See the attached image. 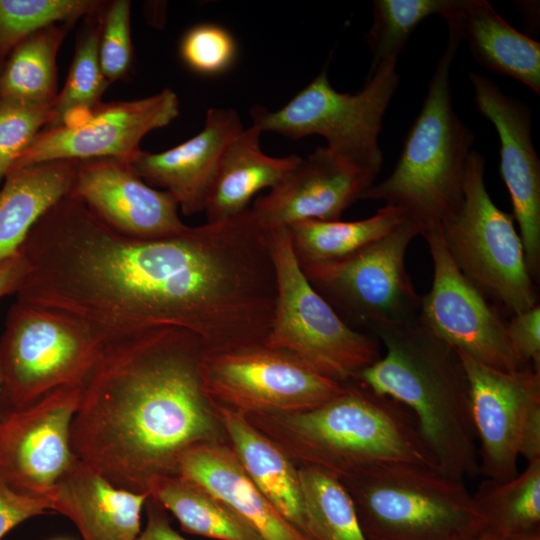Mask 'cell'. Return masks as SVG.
Listing matches in <instances>:
<instances>
[{
	"label": "cell",
	"mask_w": 540,
	"mask_h": 540,
	"mask_svg": "<svg viewBox=\"0 0 540 540\" xmlns=\"http://www.w3.org/2000/svg\"><path fill=\"white\" fill-rule=\"evenodd\" d=\"M16 301L58 314L102 347L157 330L204 351L260 343L276 285L269 237L250 209L161 239L123 235L67 195L35 224Z\"/></svg>",
	"instance_id": "cell-1"
},
{
	"label": "cell",
	"mask_w": 540,
	"mask_h": 540,
	"mask_svg": "<svg viewBox=\"0 0 540 540\" xmlns=\"http://www.w3.org/2000/svg\"><path fill=\"white\" fill-rule=\"evenodd\" d=\"M203 350L177 328L103 347L71 423L75 457L118 488L148 493L156 478L178 474L189 449L228 443L203 390Z\"/></svg>",
	"instance_id": "cell-2"
},
{
	"label": "cell",
	"mask_w": 540,
	"mask_h": 540,
	"mask_svg": "<svg viewBox=\"0 0 540 540\" xmlns=\"http://www.w3.org/2000/svg\"><path fill=\"white\" fill-rule=\"evenodd\" d=\"M310 410L244 416L298 467L339 480L373 466L408 462L438 468L413 413L358 380Z\"/></svg>",
	"instance_id": "cell-3"
},
{
	"label": "cell",
	"mask_w": 540,
	"mask_h": 540,
	"mask_svg": "<svg viewBox=\"0 0 540 540\" xmlns=\"http://www.w3.org/2000/svg\"><path fill=\"white\" fill-rule=\"evenodd\" d=\"M385 354L358 380L407 407L444 474L463 481L479 471L470 389L457 350L419 319L373 333Z\"/></svg>",
	"instance_id": "cell-4"
},
{
	"label": "cell",
	"mask_w": 540,
	"mask_h": 540,
	"mask_svg": "<svg viewBox=\"0 0 540 540\" xmlns=\"http://www.w3.org/2000/svg\"><path fill=\"white\" fill-rule=\"evenodd\" d=\"M461 41H448L428 84L421 110L411 125L391 174L370 186L361 199L402 208L421 229L440 226L460 207L473 132L452 105L450 70Z\"/></svg>",
	"instance_id": "cell-5"
},
{
	"label": "cell",
	"mask_w": 540,
	"mask_h": 540,
	"mask_svg": "<svg viewBox=\"0 0 540 540\" xmlns=\"http://www.w3.org/2000/svg\"><path fill=\"white\" fill-rule=\"evenodd\" d=\"M340 481L366 540H479L486 531L463 481L437 468L393 462Z\"/></svg>",
	"instance_id": "cell-6"
},
{
	"label": "cell",
	"mask_w": 540,
	"mask_h": 540,
	"mask_svg": "<svg viewBox=\"0 0 540 540\" xmlns=\"http://www.w3.org/2000/svg\"><path fill=\"white\" fill-rule=\"evenodd\" d=\"M276 295L263 344L347 383L380 357L376 337L346 324L304 275L287 228L268 232Z\"/></svg>",
	"instance_id": "cell-7"
},
{
	"label": "cell",
	"mask_w": 540,
	"mask_h": 540,
	"mask_svg": "<svg viewBox=\"0 0 540 540\" xmlns=\"http://www.w3.org/2000/svg\"><path fill=\"white\" fill-rule=\"evenodd\" d=\"M484 172L483 155L472 150L466 162L461 205L441 223L440 230L462 274L511 316L538 305L539 294L514 217L493 202Z\"/></svg>",
	"instance_id": "cell-8"
},
{
	"label": "cell",
	"mask_w": 540,
	"mask_h": 540,
	"mask_svg": "<svg viewBox=\"0 0 540 540\" xmlns=\"http://www.w3.org/2000/svg\"><path fill=\"white\" fill-rule=\"evenodd\" d=\"M396 63L395 59L381 62L354 94L335 90L324 67L278 110L253 106L252 124L262 133L293 140L320 135L331 151L377 176L383 164L378 143L382 119L400 80Z\"/></svg>",
	"instance_id": "cell-9"
},
{
	"label": "cell",
	"mask_w": 540,
	"mask_h": 540,
	"mask_svg": "<svg viewBox=\"0 0 540 540\" xmlns=\"http://www.w3.org/2000/svg\"><path fill=\"white\" fill-rule=\"evenodd\" d=\"M418 235L420 227L408 218L349 255L299 264L310 284L346 324L365 327L373 334L419 316L421 295L405 267L407 248Z\"/></svg>",
	"instance_id": "cell-10"
},
{
	"label": "cell",
	"mask_w": 540,
	"mask_h": 540,
	"mask_svg": "<svg viewBox=\"0 0 540 540\" xmlns=\"http://www.w3.org/2000/svg\"><path fill=\"white\" fill-rule=\"evenodd\" d=\"M102 350L72 321L16 301L0 337V414L28 407L58 388L83 385Z\"/></svg>",
	"instance_id": "cell-11"
},
{
	"label": "cell",
	"mask_w": 540,
	"mask_h": 540,
	"mask_svg": "<svg viewBox=\"0 0 540 540\" xmlns=\"http://www.w3.org/2000/svg\"><path fill=\"white\" fill-rule=\"evenodd\" d=\"M199 374L214 407L243 416L310 410L345 388L263 343L202 351Z\"/></svg>",
	"instance_id": "cell-12"
},
{
	"label": "cell",
	"mask_w": 540,
	"mask_h": 540,
	"mask_svg": "<svg viewBox=\"0 0 540 540\" xmlns=\"http://www.w3.org/2000/svg\"><path fill=\"white\" fill-rule=\"evenodd\" d=\"M433 264L430 290L421 295L420 321L455 349L503 372L525 364L513 351L503 312L459 270L444 244L440 226L425 230Z\"/></svg>",
	"instance_id": "cell-13"
},
{
	"label": "cell",
	"mask_w": 540,
	"mask_h": 540,
	"mask_svg": "<svg viewBox=\"0 0 540 540\" xmlns=\"http://www.w3.org/2000/svg\"><path fill=\"white\" fill-rule=\"evenodd\" d=\"M82 388L64 386L28 407L0 414V480L10 489L54 504L57 482L76 459L71 423Z\"/></svg>",
	"instance_id": "cell-14"
},
{
	"label": "cell",
	"mask_w": 540,
	"mask_h": 540,
	"mask_svg": "<svg viewBox=\"0 0 540 540\" xmlns=\"http://www.w3.org/2000/svg\"><path fill=\"white\" fill-rule=\"evenodd\" d=\"M178 115L179 100L169 88L144 98L101 102L72 124L43 129L10 171L59 160L111 158L127 163L141 150L146 134Z\"/></svg>",
	"instance_id": "cell-15"
},
{
	"label": "cell",
	"mask_w": 540,
	"mask_h": 540,
	"mask_svg": "<svg viewBox=\"0 0 540 540\" xmlns=\"http://www.w3.org/2000/svg\"><path fill=\"white\" fill-rule=\"evenodd\" d=\"M457 352L469 383L479 471L498 482L510 480L519 473L524 429L540 412V370L529 366L503 372Z\"/></svg>",
	"instance_id": "cell-16"
},
{
	"label": "cell",
	"mask_w": 540,
	"mask_h": 540,
	"mask_svg": "<svg viewBox=\"0 0 540 540\" xmlns=\"http://www.w3.org/2000/svg\"><path fill=\"white\" fill-rule=\"evenodd\" d=\"M474 101L500 139V174L509 191L526 264L540 281V160L531 134V111L484 75L470 72Z\"/></svg>",
	"instance_id": "cell-17"
},
{
	"label": "cell",
	"mask_w": 540,
	"mask_h": 540,
	"mask_svg": "<svg viewBox=\"0 0 540 540\" xmlns=\"http://www.w3.org/2000/svg\"><path fill=\"white\" fill-rule=\"evenodd\" d=\"M69 195L128 237L168 238L188 228L180 219L178 204L170 193L148 185L127 163L116 159L78 161Z\"/></svg>",
	"instance_id": "cell-18"
},
{
	"label": "cell",
	"mask_w": 540,
	"mask_h": 540,
	"mask_svg": "<svg viewBox=\"0 0 540 540\" xmlns=\"http://www.w3.org/2000/svg\"><path fill=\"white\" fill-rule=\"evenodd\" d=\"M375 178L328 147L318 146L250 209L267 232L307 219L336 221Z\"/></svg>",
	"instance_id": "cell-19"
},
{
	"label": "cell",
	"mask_w": 540,
	"mask_h": 540,
	"mask_svg": "<svg viewBox=\"0 0 540 540\" xmlns=\"http://www.w3.org/2000/svg\"><path fill=\"white\" fill-rule=\"evenodd\" d=\"M243 129L235 109L209 108L198 134L163 152L140 150L127 164L148 185L170 193L182 214L192 216L203 212L222 155Z\"/></svg>",
	"instance_id": "cell-20"
},
{
	"label": "cell",
	"mask_w": 540,
	"mask_h": 540,
	"mask_svg": "<svg viewBox=\"0 0 540 540\" xmlns=\"http://www.w3.org/2000/svg\"><path fill=\"white\" fill-rule=\"evenodd\" d=\"M148 497L116 487L76 458L57 482L54 506L83 540H136Z\"/></svg>",
	"instance_id": "cell-21"
},
{
	"label": "cell",
	"mask_w": 540,
	"mask_h": 540,
	"mask_svg": "<svg viewBox=\"0 0 540 540\" xmlns=\"http://www.w3.org/2000/svg\"><path fill=\"white\" fill-rule=\"evenodd\" d=\"M178 474L222 501L264 540H311L256 487L229 442L206 443L189 449L180 460Z\"/></svg>",
	"instance_id": "cell-22"
},
{
	"label": "cell",
	"mask_w": 540,
	"mask_h": 540,
	"mask_svg": "<svg viewBox=\"0 0 540 540\" xmlns=\"http://www.w3.org/2000/svg\"><path fill=\"white\" fill-rule=\"evenodd\" d=\"M485 69L540 94V43L507 23L486 0H454L443 17Z\"/></svg>",
	"instance_id": "cell-23"
},
{
	"label": "cell",
	"mask_w": 540,
	"mask_h": 540,
	"mask_svg": "<svg viewBox=\"0 0 540 540\" xmlns=\"http://www.w3.org/2000/svg\"><path fill=\"white\" fill-rule=\"evenodd\" d=\"M261 134L252 124L225 149L205 199L207 222L241 214L259 191L278 186L299 163L301 157L297 154H265L260 147Z\"/></svg>",
	"instance_id": "cell-24"
},
{
	"label": "cell",
	"mask_w": 540,
	"mask_h": 540,
	"mask_svg": "<svg viewBox=\"0 0 540 540\" xmlns=\"http://www.w3.org/2000/svg\"><path fill=\"white\" fill-rule=\"evenodd\" d=\"M214 408L228 442L248 477L275 508L306 535L296 463L243 415L220 407Z\"/></svg>",
	"instance_id": "cell-25"
},
{
	"label": "cell",
	"mask_w": 540,
	"mask_h": 540,
	"mask_svg": "<svg viewBox=\"0 0 540 540\" xmlns=\"http://www.w3.org/2000/svg\"><path fill=\"white\" fill-rule=\"evenodd\" d=\"M77 164L50 161L6 175L0 188V262L18 254L39 219L70 193Z\"/></svg>",
	"instance_id": "cell-26"
},
{
	"label": "cell",
	"mask_w": 540,
	"mask_h": 540,
	"mask_svg": "<svg viewBox=\"0 0 540 540\" xmlns=\"http://www.w3.org/2000/svg\"><path fill=\"white\" fill-rule=\"evenodd\" d=\"M75 22L46 27L21 41L0 72V99L51 106L58 94L56 58Z\"/></svg>",
	"instance_id": "cell-27"
},
{
	"label": "cell",
	"mask_w": 540,
	"mask_h": 540,
	"mask_svg": "<svg viewBox=\"0 0 540 540\" xmlns=\"http://www.w3.org/2000/svg\"><path fill=\"white\" fill-rule=\"evenodd\" d=\"M148 493L187 533L216 540H264L222 501L180 474L156 478Z\"/></svg>",
	"instance_id": "cell-28"
},
{
	"label": "cell",
	"mask_w": 540,
	"mask_h": 540,
	"mask_svg": "<svg viewBox=\"0 0 540 540\" xmlns=\"http://www.w3.org/2000/svg\"><path fill=\"white\" fill-rule=\"evenodd\" d=\"M408 218L402 208L384 205L374 215L361 220L307 219L286 228L301 264L330 261L349 255L384 237Z\"/></svg>",
	"instance_id": "cell-29"
},
{
	"label": "cell",
	"mask_w": 540,
	"mask_h": 540,
	"mask_svg": "<svg viewBox=\"0 0 540 540\" xmlns=\"http://www.w3.org/2000/svg\"><path fill=\"white\" fill-rule=\"evenodd\" d=\"M472 496L486 530L501 540L540 531V459L510 480L486 478Z\"/></svg>",
	"instance_id": "cell-30"
},
{
	"label": "cell",
	"mask_w": 540,
	"mask_h": 540,
	"mask_svg": "<svg viewBox=\"0 0 540 540\" xmlns=\"http://www.w3.org/2000/svg\"><path fill=\"white\" fill-rule=\"evenodd\" d=\"M298 468L306 535L311 540H366L342 482L316 468Z\"/></svg>",
	"instance_id": "cell-31"
},
{
	"label": "cell",
	"mask_w": 540,
	"mask_h": 540,
	"mask_svg": "<svg viewBox=\"0 0 540 540\" xmlns=\"http://www.w3.org/2000/svg\"><path fill=\"white\" fill-rule=\"evenodd\" d=\"M104 9L84 18L85 23L77 37L65 84L51 106V121L44 129L60 126L65 117L75 110L92 109L97 106L111 84L105 78L99 61V39Z\"/></svg>",
	"instance_id": "cell-32"
},
{
	"label": "cell",
	"mask_w": 540,
	"mask_h": 540,
	"mask_svg": "<svg viewBox=\"0 0 540 540\" xmlns=\"http://www.w3.org/2000/svg\"><path fill=\"white\" fill-rule=\"evenodd\" d=\"M454 0H374L366 41L372 58L369 77L386 60H398L417 26L427 17H444Z\"/></svg>",
	"instance_id": "cell-33"
},
{
	"label": "cell",
	"mask_w": 540,
	"mask_h": 540,
	"mask_svg": "<svg viewBox=\"0 0 540 540\" xmlns=\"http://www.w3.org/2000/svg\"><path fill=\"white\" fill-rule=\"evenodd\" d=\"M106 5L97 0H0V72L10 52L30 35L94 15Z\"/></svg>",
	"instance_id": "cell-34"
},
{
	"label": "cell",
	"mask_w": 540,
	"mask_h": 540,
	"mask_svg": "<svg viewBox=\"0 0 540 540\" xmlns=\"http://www.w3.org/2000/svg\"><path fill=\"white\" fill-rule=\"evenodd\" d=\"M51 106L26 105L0 99V184L18 156L50 123Z\"/></svg>",
	"instance_id": "cell-35"
},
{
	"label": "cell",
	"mask_w": 540,
	"mask_h": 540,
	"mask_svg": "<svg viewBox=\"0 0 540 540\" xmlns=\"http://www.w3.org/2000/svg\"><path fill=\"white\" fill-rule=\"evenodd\" d=\"M130 13L131 2L128 0L109 2L103 12L99 61L101 70L110 83L127 76L132 66Z\"/></svg>",
	"instance_id": "cell-36"
},
{
	"label": "cell",
	"mask_w": 540,
	"mask_h": 540,
	"mask_svg": "<svg viewBox=\"0 0 540 540\" xmlns=\"http://www.w3.org/2000/svg\"><path fill=\"white\" fill-rule=\"evenodd\" d=\"M232 35L215 24H199L183 35L179 52L183 62L193 71L213 75L230 67L236 56Z\"/></svg>",
	"instance_id": "cell-37"
},
{
	"label": "cell",
	"mask_w": 540,
	"mask_h": 540,
	"mask_svg": "<svg viewBox=\"0 0 540 540\" xmlns=\"http://www.w3.org/2000/svg\"><path fill=\"white\" fill-rule=\"evenodd\" d=\"M506 333L515 354L525 364L540 370V305L511 315Z\"/></svg>",
	"instance_id": "cell-38"
},
{
	"label": "cell",
	"mask_w": 540,
	"mask_h": 540,
	"mask_svg": "<svg viewBox=\"0 0 540 540\" xmlns=\"http://www.w3.org/2000/svg\"><path fill=\"white\" fill-rule=\"evenodd\" d=\"M48 512H55L51 500L15 492L0 480V540L22 522Z\"/></svg>",
	"instance_id": "cell-39"
},
{
	"label": "cell",
	"mask_w": 540,
	"mask_h": 540,
	"mask_svg": "<svg viewBox=\"0 0 540 540\" xmlns=\"http://www.w3.org/2000/svg\"><path fill=\"white\" fill-rule=\"evenodd\" d=\"M145 510L146 524L136 540H187L172 527L168 512L151 496Z\"/></svg>",
	"instance_id": "cell-40"
},
{
	"label": "cell",
	"mask_w": 540,
	"mask_h": 540,
	"mask_svg": "<svg viewBox=\"0 0 540 540\" xmlns=\"http://www.w3.org/2000/svg\"><path fill=\"white\" fill-rule=\"evenodd\" d=\"M29 271V263L21 253L0 262V298L16 295Z\"/></svg>",
	"instance_id": "cell-41"
},
{
	"label": "cell",
	"mask_w": 540,
	"mask_h": 540,
	"mask_svg": "<svg viewBox=\"0 0 540 540\" xmlns=\"http://www.w3.org/2000/svg\"><path fill=\"white\" fill-rule=\"evenodd\" d=\"M505 540H540V531L507 538Z\"/></svg>",
	"instance_id": "cell-42"
},
{
	"label": "cell",
	"mask_w": 540,
	"mask_h": 540,
	"mask_svg": "<svg viewBox=\"0 0 540 540\" xmlns=\"http://www.w3.org/2000/svg\"><path fill=\"white\" fill-rule=\"evenodd\" d=\"M479 540H501V539L486 530Z\"/></svg>",
	"instance_id": "cell-43"
},
{
	"label": "cell",
	"mask_w": 540,
	"mask_h": 540,
	"mask_svg": "<svg viewBox=\"0 0 540 540\" xmlns=\"http://www.w3.org/2000/svg\"><path fill=\"white\" fill-rule=\"evenodd\" d=\"M1 383H2V377H1V370H0V388H1Z\"/></svg>",
	"instance_id": "cell-44"
},
{
	"label": "cell",
	"mask_w": 540,
	"mask_h": 540,
	"mask_svg": "<svg viewBox=\"0 0 540 540\" xmlns=\"http://www.w3.org/2000/svg\"><path fill=\"white\" fill-rule=\"evenodd\" d=\"M57 540H66V539H57Z\"/></svg>",
	"instance_id": "cell-45"
}]
</instances>
